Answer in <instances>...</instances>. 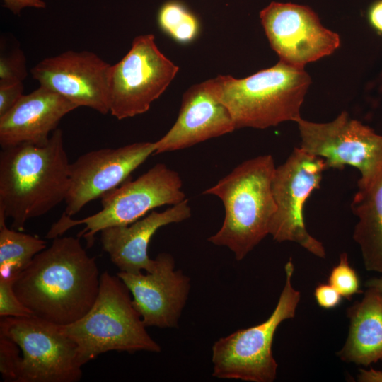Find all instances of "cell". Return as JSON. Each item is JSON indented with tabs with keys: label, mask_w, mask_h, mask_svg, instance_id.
Listing matches in <instances>:
<instances>
[{
	"label": "cell",
	"mask_w": 382,
	"mask_h": 382,
	"mask_svg": "<svg viewBox=\"0 0 382 382\" xmlns=\"http://www.w3.org/2000/svg\"><path fill=\"white\" fill-rule=\"evenodd\" d=\"M314 297L318 305L324 309H332L337 307L343 298L329 283L319 284L314 290Z\"/></svg>",
	"instance_id": "4316f807"
},
{
	"label": "cell",
	"mask_w": 382,
	"mask_h": 382,
	"mask_svg": "<svg viewBox=\"0 0 382 382\" xmlns=\"http://www.w3.org/2000/svg\"><path fill=\"white\" fill-rule=\"evenodd\" d=\"M182 187L178 172L164 163H157L137 179L129 178L104 195L99 212L81 219L62 214L45 237L53 239L74 226L84 225L78 237L83 238L90 248L95 236L105 228L130 224L155 208L181 202L186 199Z\"/></svg>",
	"instance_id": "8992f818"
},
{
	"label": "cell",
	"mask_w": 382,
	"mask_h": 382,
	"mask_svg": "<svg viewBox=\"0 0 382 382\" xmlns=\"http://www.w3.org/2000/svg\"><path fill=\"white\" fill-rule=\"evenodd\" d=\"M260 18L272 48L290 65L304 68L340 45L339 35L323 27L306 6L273 1L260 11Z\"/></svg>",
	"instance_id": "7c38bea8"
},
{
	"label": "cell",
	"mask_w": 382,
	"mask_h": 382,
	"mask_svg": "<svg viewBox=\"0 0 382 382\" xmlns=\"http://www.w3.org/2000/svg\"><path fill=\"white\" fill-rule=\"evenodd\" d=\"M70 164L62 132L55 129L44 145L23 144L0 153V216L22 231L65 200Z\"/></svg>",
	"instance_id": "7a4b0ae2"
},
{
	"label": "cell",
	"mask_w": 382,
	"mask_h": 382,
	"mask_svg": "<svg viewBox=\"0 0 382 382\" xmlns=\"http://www.w3.org/2000/svg\"><path fill=\"white\" fill-rule=\"evenodd\" d=\"M131 293L117 276L100 274V289L93 306L77 321L61 326L77 345L81 366L101 354L111 352H160L149 335Z\"/></svg>",
	"instance_id": "277c9868"
},
{
	"label": "cell",
	"mask_w": 382,
	"mask_h": 382,
	"mask_svg": "<svg viewBox=\"0 0 382 382\" xmlns=\"http://www.w3.org/2000/svg\"><path fill=\"white\" fill-rule=\"evenodd\" d=\"M23 82L0 86V117L10 110L23 95Z\"/></svg>",
	"instance_id": "83f0119b"
},
{
	"label": "cell",
	"mask_w": 382,
	"mask_h": 382,
	"mask_svg": "<svg viewBox=\"0 0 382 382\" xmlns=\"http://www.w3.org/2000/svg\"><path fill=\"white\" fill-rule=\"evenodd\" d=\"M188 199L162 212L155 210L134 222L105 228L100 233L102 247L120 272H151L156 260L148 255L151 238L161 227L183 221L191 216Z\"/></svg>",
	"instance_id": "e0dca14e"
},
{
	"label": "cell",
	"mask_w": 382,
	"mask_h": 382,
	"mask_svg": "<svg viewBox=\"0 0 382 382\" xmlns=\"http://www.w3.org/2000/svg\"><path fill=\"white\" fill-rule=\"evenodd\" d=\"M366 286H371L376 289L382 294V278H373L367 281Z\"/></svg>",
	"instance_id": "1f68e13d"
},
{
	"label": "cell",
	"mask_w": 382,
	"mask_h": 382,
	"mask_svg": "<svg viewBox=\"0 0 382 382\" xmlns=\"http://www.w3.org/2000/svg\"><path fill=\"white\" fill-rule=\"evenodd\" d=\"M16 278H0V316L23 317L33 316L19 300L13 290Z\"/></svg>",
	"instance_id": "484cf974"
},
{
	"label": "cell",
	"mask_w": 382,
	"mask_h": 382,
	"mask_svg": "<svg viewBox=\"0 0 382 382\" xmlns=\"http://www.w3.org/2000/svg\"><path fill=\"white\" fill-rule=\"evenodd\" d=\"M154 152V142L142 141L80 156L70 164L69 187L63 214L71 217L90 202L120 186Z\"/></svg>",
	"instance_id": "4fadbf2b"
},
{
	"label": "cell",
	"mask_w": 382,
	"mask_h": 382,
	"mask_svg": "<svg viewBox=\"0 0 382 382\" xmlns=\"http://www.w3.org/2000/svg\"><path fill=\"white\" fill-rule=\"evenodd\" d=\"M367 18L370 25L382 34V0H377L369 6Z\"/></svg>",
	"instance_id": "f546056e"
},
{
	"label": "cell",
	"mask_w": 382,
	"mask_h": 382,
	"mask_svg": "<svg viewBox=\"0 0 382 382\" xmlns=\"http://www.w3.org/2000/svg\"><path fill=\"white\" fill-rule=\"evenodd\" d=\"M351 209L358 218L353 238L360 248L364 267L382 272V172L369 184L358 187Z\"/></svg>",
	"instance_id": "ffe728a7"
},
{
	"label": "cell",
	"mask_w": 382,
	"mask_h": 382,
	"mask_svg": "<svg viewBox=\"0 0 382 382\" xmlns=\"http://www.w3.org/2000/svg\"><path fill=\"white\" fill-rule=\"evenodd\" d=\"M4 6L9 9L14 14H19L25 7L45 8V3L42 0H2Z\"/></svg>",
	"instance_id": "f1b7e54d"
},
{
	"label": "cell",
	"mask_w": 382,
	"mask_h": 382,
	"mask_svg": "<svg viewBox=\"0 0 382 382\" xmlns=\"http://www.w3.org/2000/svg\"><path fill=\"white\" fill-rule=\"evenodd\" d=\"M100 274L79 237L58 236L15 279L13 290L33 316L58 325L81 318L93 306Z\"/></svg>",
	"instance_id": "6da1fadb"
},
{
	"label": "cell",
	"mask_w": 382,
	"mask_h": 382,
	"mask_svg": "<svg viewBox=\"0 0 382 382\" xmlns=\"http://www.w3.org/2000/svg\"><path fill=\"white\" fill-rule=\"evenodd\" d=\"M111 64L89 51H66L47 57L30 70L40 86L48 88L78 107L109 112Z\"/></svg>",
	"instance_id": "5bb4252c"
},
{
	"label": "cell",
	"mask_w": 382,
	"mask_h": 382,
	"mask_svg": "<svg viewBox=\"0 0 382 382\" xmlns=\"http://www.w3.org/2000/svg\"><path fill=\"white\" fill-rule=\"evenodd\" d=\"M275 168L270 154L251 158L202 192L219 197L225 212L221 228L208 241L228 248L238 261L269 234L277 209L272 192Z\"/></svg>",
	"instance_id": "3957f363"
},
{
	"label": "cell",
	"mask_w": 382,
	"mask_h": 382,
	"mask_svg": "<svg viewBox=\"0 0 382 382\" xmlns=\"http://www.w3.org/2000/svg\"><path fill=\"white\" fill-rule=\"evenodd\" d=\"M79 108L58 93L40 86L23 95L0 117V145L6 149L28 144H45L60 120Z\"/></svg>",
	"instance_id": "ac0fdd59"
},
{
	"label": "cell",
	"mask_w": 382,
	"mask_h": 382,
	"mask_svg": "<svg viewBox=\"0 0 382 382\" xmlns=\"http://www.w3.org/2000/svg\"><path fill=\"white\" fill-rule=\"evenodd\" d=\"M300 148L324 160L327 169L357 168L358 187L373 181L382 172V135L342 112L334 120L313 122L302 117L296 122Z\"/></svg>",
	"instance_id": "30bf717a"
},
{
	"label": "cell",
	"mask_w": 382,
	"mask_h": 382,
	"mask_svg": "<svg viewBox=\"0 0 382 382\" xmlns=\"http://www.w3.org/2000/svg\"><path fill=\"white\" fill-rule=\"evenodd\" d=\"M328 283L347 300H350L354 294L362 292L359 276L349 265L346 253L340 254L338 264L331 270Z\"/></svg>",
	"instance_id": "603a6c76"
},
{
	"label": "cell",
	"mask_w": 382,
	"mask_h": 382,
	"mask_svg": "<svg viewBox=\"0 0 382 382\" xmlns=\"http://www.w3.org/2000/svg\"><path fill=\"white\" fill-rule=\"evenodd\" d=\"M367 288L361 301L347 309L349 333L337 352L342 361L364 366L382 361V294Z\"/></svg>",
	"instance_id": "d6986e66"
},
{
	"label": "cell",
	"mask_w": 382,
	"mask_h": 382,
	"mask_svg": "<svg viewBox=\"0 0 382 382\" xmlns=\"http://www.w3.org/2000/svg\"><path fill=\"white\" fill-rule=\"evenodd\" d=\"M0 216V278H16L37 254L47 248L44 240L8 228Z\"/></svg>",
	"instance_id": "44dd1931"
},
{
	"label": "cell",
	"mask_w": 382,
	"mask_h": 382,
	"mask_svg": "<svg viewBox=\"0 0 382 382\" xmlns=\"http://www.w3.org/2000/svg\"><path fill=\"white\" fill-rule=\"evenodd\" d=\"M151 272L134 274L124 272L117 275L125 284L132 301L146 327L176 328L190 290V278L175 269L169 253L156 257Z\"/></svg>",
	"instance_id": "9a60e30c"
},
{
	"label": "cell",
	"mask_w": 382,
	"mask_h": 382,
	"mask_svg": "<svg viewBox=\"0 0 382 382\" xmlns=\"http://www.w3.org/2000/svg\"><path fill=\"white\" fill-rule=\"evenodd\" d=\"M235 129L232 116L220 100L216 78L211 79L185 92L175 122L154 141V154L186 149Z\"/></svg>",
	"instance_id": "2e32d148"
},
{
	"label": "cell",
	"mask_w": 382,
	"mask_h": 382,
	"mask_svg": "<svg viewBox=\"0 0 382 382\" xmlns=\"http://www.w3.org/2000/svg\"><path fill=\"white\" fill-rule=\"evenodd\" d=\"M161 28L180 42L191 41L197 35L199 23L196 16L180 1L164 3L158 13Z\"/></svg>",
	"instance_id": "7402d4cb"
},
{
	"label": "cell",
	"mask_w": 382,
	"mask_h": 382,
	"mask_svg": "<svg viewBox=\"0 0 382 382\" xmlns=\"http://www.w3.org/2000/svg\"><path fill=\"white\" fill-rule=\"evenodd\" d=\"M358 381L361 382H382V371L370 369H360L358 375Z\"/></svg>",
	"instance_id": "4dcf8cb0"
},
{
	"label": "cell",
	"mask_w": 382,
	"mask_h": 382,
	"mask_svg": "<svg viewBox=\"0 0 382 382\" xmlns=\"http://www.w3.org/2000/svg\"><path fill=\"white\" fill-rule=\"evenodd\" d=\"M19 348L12 340L0 334V372L5 381L17 382L22 361Z\"/></svg>",
	"instance_id": "d4e9b609"
},
{
	"label": "cell",
	"mask_w": 382,
	"mask_h": 382,
	"mask_svg": "<svg viewBox=\"0 0 382 382\" xmlns=\"http://www.w3.org/2000/svg\"><path fill=\"white\" fill-rule=\"evenodd\" d=\"M325 170L323 158L300 147L295 148L286 161L276 167L272 192L277 209L269 231L274 241L296 243L321 258L325 257V248L306 229L303 209L312 192L320 187Z\"/></svg>",
	"instance_id": "8fae6325"
},
{
	"label": "cell",
	"mask_w": 382,
	"mask_h": 382,
	"mask_svg": "<svg viewBox=\"0 0 382 382\" xmlns=\"http://www.w3.org/2000/svg\"><path fill=\"white\" fill-rule=\"evenodd\" d=\"M0 334L23 356L17 382H77L82 377L76 343L60 325L35 316L1 317Z\"/></svg>",
	"instance_id": "ba28073f"
},
{
	"label": "cell",
	"mask_w": 382,
	"mask_h": 382,
	"mask_svg": "<svg viewBox=\"0 0 382 382\" xmlns=\"http://www.w3.org/2000/svg\"><path fill=\"white\" fill-rule=\"evenodd\" d=\"M178 70L159 50L154 35L137 36L128 52L111 65L109 112L118 120L146 112Z\"/></svg>",
	"instance_id": "9c48e42d"
},
{
	"label": "cell",
	"mask_w": 382,
	"mask_h": 382,
	"mask_svg": "<svg viewBox=\"0 0 382 382\" xmlns=\"http://www.w3.org/2000/svg\"><path fill=\"white\" fill-rule=\"evenodd\" d=\"M218 93L236 129H265L286 121L297 122L311 84L304 68L281 60L274 66L243 79L216 77Z\"/></svg>",
	"instance_id": "5b68a950"
},
{
	"label": "cell",
	"mask_w": 382,
	"mask_h": 382,
	"mask_svg": "<svg viewBox=\"0 0 382 382\" xmlns=\"http://www.w3.org/2000/svg\"><path fill=\"white\" fill-rule=\"evenodd\" d=\"M284 271V286L268 318L252 327L239 329L214 343V377L251 382L275 380L278 365L272 354L274 336L284 320L295 316L301 299L300 292L291 283L294 266L291 258L286 263Z\"/></svg>",
	"instance_id": "52a82bcc"
},
{
	"label": "cell",
	"mask_w": 382,
	"mask_h": 382,
	"mask_svg": "<svg viewBox=\"0 0 382 382\" xmlns=\"http://www.w3.org/2000/svg\"><path fill=\"white\" fill-rule=\"evenodd\" d=\"M27 76L26 59L20 49L1 54L0 86L23 82Z\"/></svg>",
	"instance_id": "cb8c5ba5"
}]
</instances>
